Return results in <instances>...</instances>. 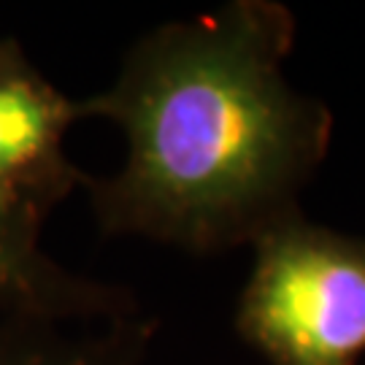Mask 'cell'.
<instances>
[{
    "instance_id": "1",
    "label": "cell",
    "mask_w": 365,
    "mask_h": 365,
    "mask_svg": "<svg viewBox=\"0 0 365 365\" xmlns=\"http://www.w3.org/2000/svg\"><path fill=\"white\" fill-rule=\"evenodd\" d=\"M292 46L279 0H230L135 41L114 84L78 101L128 141L117 173L81 184L98 227L217 255L300 217L333 114L287 81Z\"/></svg>"
},
{
    "instance_id": "2",
    "label": "cell",
    "mask_w": 365,
    "mask_h": 365,
    "mask_svg": "<svg viewBox=\"0 0 365 365\" xmlns=\"http://www.w3.org/2000/svg\"><path fill=\"white\" fill-rule=\"evenodd\" d=\"M252 249L238 336L271 365H357L365 354V238L300 214Z\"/></svg>"
},
{
    "instance_id": "3",
    "label": "cell",
    "mask_w": 365,
    "mask_h": 365,
    "mask_svg": "<svg viewBox=\"0 0 365 365\" xmlns=\"http://www.w3.org/2000/svg\"><path fill=\"white\" fill-rule=\"evenodd\" d=\"M81 122L78 101L60 92L14 38H0V209L33 222L78 190L87 173L66 155Z\"/></svg>"
},
{
    "instance_id": "4",
    "label": "cell",
    "mask_w": 365,
    "mask_h": 365,
    "mask_svg": "<svg viewBox=\"0 0 365 365\" xmlns=\"http://www.w3.org/2000/svg\"><path fill=\"white\" fill-rule=\"evenodd\" d=\"M43 225L0 209V317L114 319L138 312L128 289L71 274L41 247Z\"/></svg>"
},
{
    "instance_id": "5",
    "label": "cell",
    "mask_w": 365,
    "mask_h": 365,
    "mask_svg": "<svg viewBox=\"0 0 365 365\" xmlns=\"http://www.w3.org/2000/svg\"><path fill=\"white\" fill-rule=\"evenodd\" d=\"M157 322L141 309L114 319L0 317V365H144Z\"/></svg>"
}]
</instances>
